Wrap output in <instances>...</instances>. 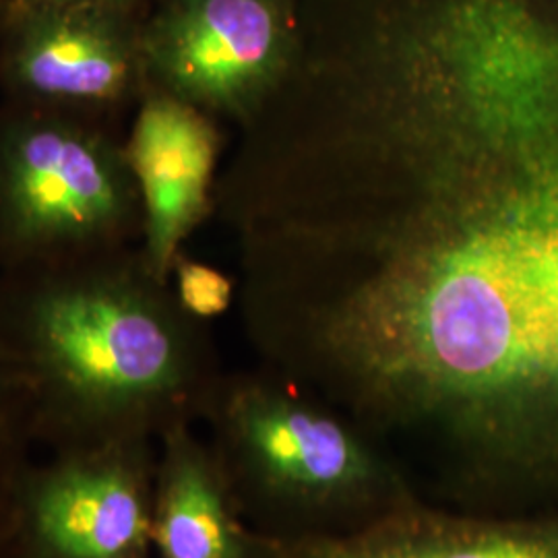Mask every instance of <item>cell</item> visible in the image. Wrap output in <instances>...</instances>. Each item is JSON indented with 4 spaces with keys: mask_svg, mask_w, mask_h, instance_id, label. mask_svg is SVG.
Returning a JSON list of instances; mask_svg holds the SVG:
<instances>
[{
    "mask_svg": "<svg viewBox=\"0 0 558 558\" xmlns=\"http://www.w3.org/2000/svg\"><path fill=\"white\" fill-rule=\"evenodd\" d=\"M0 350L48 453L197 424L223 375L205 320L140 244L0 271Z\"/></svg>",
    "mask_w": 558,
    "mask_h": 558,
    "instance_id": "obj_1",
    "label": "cell"
},
{
    "mask_svg": "<svg viewBox=\"0 0 558 558\" xmlns=\"http://www.w3.org/2000/svg\"><path fill=\"white\" fill-rule=\"evenodd\" d=\"M201 422L260 538H345L424 500L360 424L263 366L223 373Z\"/></svg>",
    "mask_w": 558,
    "mask_h": 558,
    "instance_id": "obj_2",
    "label": "cell"
},
{
    "mask_svg": "<svg viewBox=\"0 0 558 558\" xmlns=\"http://www.w3.org/2000/svg\"><path fill=\"white\" fill-rule=\"evenodd\" d=\"M140 191L104 120L9 100L0 106V271L141 242Z\"/></svg>",
    "mask_w": 558,
    "mask_h": 558,
    "instance_id": "obj_3",
    "label": "cell"
},
{
    "mask_svg": "<svg viewBox=\"0 0 558 558\" xmlns=\"http://www.w3.org/2000/svg\"><path fill=\"white\" fill-rule=\"evenodd\" d=\"M158 439H117L32 459L13 548L27 558H154Z\"/></svg>",
    "mask_w": 558,
    "mask_h": 558,
    "instance_id": "obj_4",
    "label": "cell"
},
{
    "mask_svg": "<svg viewBox=\"0 0 558 558\" xmlns=\"http://www.w3.org/2000/svg\"><path fill=\"white\" fill-rule=\"evenodd\" d=\"M145 92L240 124L255 117L290 69L274 0H172L141 27Z\"/></svg>",
    "mask_w": 558,
    "mask_h": 558,
    "instance_id": "obj_5",
    "label": "cell"
},
{
    "mask_svg": "<svg viewBox=\"0 0 558 558\" xmlns=\"http://www.w3.org/2000/svg\"><path fill=\"white\" fill-rule=\"evenodd\" d=\"M0 83L9 100L106 119L145 94L133 11L101 4L4 9Z\"/></svg>",
    "mask_w": 558,
    "mask_h": 558,
    "instance_id": "obj_6",
    "label": "cell"
},
{
    "mask_svg": "<svg viewBox=\"0 0 558 558\" xmlns=\"http://www.w3.org/2000/svg\"><path fill=\"white\" fill-rule=\"evenodd\" d=\"M220 147L199 108L154 89L137 101L124 151L140 191L141 255L160 281L170 283L182 242L214 209Z\"/></svg>",
    "mask_w": 558,
    "mask_h": 558,
    "instance_id": "obj_7",
    "label": "cell"
},
{
    "mask_svg": "<svg viewBox=\"0 0 558 558\" xmlns=\"http://www.w3.org/2000/svg\"><path fill=\"white\" fill-rule=\"evenodd\" d=\"M263 558H558V507L468 513L420 500L354 536L265 539Z\"/></svg>",
    "mask_w": 558,
    "mask_h": 558,
    "instance_id": "obj_8",
    "label": "cell"
},
{
    "mask_svg": "<svg viewBox=\"0 0 558 558\" xmlns=\"http://www.w3.org/2000/svg\"><path fill=\"white\" fill-rule=\"evenodd\" d=\"M154 558H263L265 539L244 521L218 458L180 424L158 439Z\"/></svg>",
    "mask_w": 558,
    "mask_h": 558,
    "instance_id": "obj_9",
    "label": "cell"
},
{
    "mask_svg": "<svg viewBox=\"0 0 558 558\" xmlns=\"http://www.w3.org/2000/svg\"><path fill=\"white\" fill-rule=\"evenodd\" d=\"M172 278L180 306L195 319L207 323L220 317L232 306L234 283L216 267L186 259L180 253L172 267Z\"/></svg>",
    "mask_w": 558,
    "mask_h": 558,
    "instance_id": "obj_10",
    "label": "cell"
},
{
    "mask_svg": "<svg viewBox=\"0 0 558 558\" xmlns=\"http://www.w3.org/2000/svg\"><path fill=\"white\" fill-rule=\"evenodd\" d=\"M34 459V440L17 418L0 424V558L15 536V511L21 474Z\"/></svg>",
    "mask_w": 558,
    "mask_h": 558,
    "instance_id": "obj_11",
    "label": "cell"
},
{
    "mask_svg": "<svg viewBox=\"0 0 558 558\" xmlns=\"http://www.w3.org/2000/svg\"><path fill=\"white\" fill-rule=\"evenodd\" d=\"M21 412L20 393H17V385L11 375V368L4 360V354L0 350V424H4L7 420L17 416Z\"/></svg>",
    "mask_w": 558,
    "mask_h": 558,
    "instance_id": "obj_12",
    "label": "cell"
},
{
    "mask_svg": "<svg viewBox=\"0 0 558 558\" xmlns=\"http://www.w3.org/2000/svg\"><path fill=\"white\" fill-rule=\"evenodd\" d=\"M48 4H101V7H114L122 11H133L137 0H2L4 9H29V7H48Z\"/></svg>",
    "mask_w": 558,
    "mask_h": 558,
    "instance_id": "obj_13",
    "label": "cell"
},
{
    "mask_svg": "<svg viewBox=\"0 0 558 558\" xmlns=\"http://www.w3.org/2000/svg\"><path fill=\"white\" fill-rule=\"evenodd\" d=\"M4 558H27L23 557V555H20L15 548H13V544H11V548H9V553H7V557Z\"/></svg>",
    "mask_w": 558,
    "mask_h": 558,
    "instance_id": "obj_14",
    "label": "cell"
}]
</instances>
